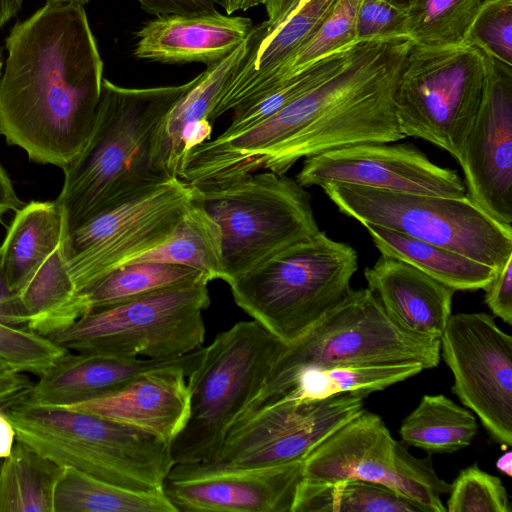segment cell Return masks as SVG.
<instances>
[{
	"instance_id": "6da1fadb",
	"label": "cell",
	"mask_w": 512,
	"mask_h": 512,
	"mask_svg": "<svg viewBox=\"0 0 512 512\" xmlns=\"http://www.w3.org/2000/svg\"><path fill=\"white\" fill-rule=\"evenodd\" d=\"M5 48L0 135L63 170L91 136L104 79L84 5L46 2L11 28Z\"/></svg>"
},
{
	"instance_id": "7a4b0ae2",
	"label": "cell",
	"mask_w": 512,
	"mask_h": 512,
	"mask_svg": "<svg viewBox=\"0 0 512 512\" xmlns=\"http://www.w3.org/2000/svg\"><path fill=\"white\" fill-rule=\"evenodd\" d=\"M412 44L406 34L366 40L336 74L264 121L218 139L221 161L240 176L260 169L283 175L301 158L404 139L394 100Z\"/></svg>"
},
{
	"instance_id": "3957f363",
	"label": "cell",
	"mask_w": 512,
	"mask_h": 512,
	"mask_svg": "<svg viewBox=\"0 0 512 512\" xmlns=\"http://www.w3.org/2000/svg\"><path fill=\"white\" fill-rule=\"evenodd\" d=\"M193 79L181 85L128 88L103 79L91 136L63 169L55 203L71 231L95 215L169 180L155 166L154 138Z\"/></svg>"
},
{
	"instance_id": "277c9868",
	"label": "cell",
	"mask_w": 512,
	"mask_h": 512,
	"mask_svg": "<svg viewBox=\"0 0 512 512\" xmlns=\"http://www.w3.org/2000/svg\"><path fill=\"white\" fill-rule=\"evenodd\" d=\"M16 439L58 465L136 491L162 490L170 443L106 418L25 399L4 408Z\"/></svg>"
},
{
	"instance_id": "5b68a950",
	"label": "cell",
	"mask_w": 512,
	"mask_h": 512,
	"mask_svg": "<svg viewBox=\"0 0 512 512\" xmlns=\"http://www.w3.org/2000/svg\"><path fill=\"white\" fill-rule=\"evenodd\" d=\"M357 270L356 250L319 230L229 286L243 311L289 344L348 296Z\"/></svg>"
},
{
	"instance_id": "8992f818",
	"label": "cell",
	"mask_w": 512,
	"mask_h": 512,
	"mask_svg": "<svg viewBox=\"0 0 512 512\" xmlns=\"http://www.w3.org/2000/svg\"><path fill=\"white\" fill-rule=\"evenodd\" d=\"M439 361L440 340L403 330L368 288L352 289L301 337L284 344L262 389L239 417L275 401L306 370L397 362H418L431 369Z\"/></svg>"
},
{
	"instance_id": "52a82bcc",
	"label": "cell",
	"mask_w": 512,
	"mask_h": 512,
	"mask_svg": "<svg viewBox=\"0 0 512 512\" xmlns=\"http://www.w3.org/2000/svg\"><path fill=\"white\" fill-rule=\"evenodd\" d=\"M284 342L255 320L240 321L203 347L188 373L189 414L170 442L174 464L213 459L228 430L263 387Z\"/></svg>"
},
{
	"instance_id": "ba28073f",
	"label": "cell",
	"mask_w": 512,
	"mask_h": 512,
	"mask_svg": "<svg viewBox=\"0 0 512 512\" xmlns=\"http://www.w3.org/2000/svg\"><path fill=\"white\" fill-rule=\"evenodd\" d=\"M193 202L219 226L222 280L228 285L320 230L305 187L268 170L194 187Z\"/></svg>"
},
{
	"instance_id": "9c48e42d",
	"label": "cell",
	"mask_w": 512,
	"mask_h": 512,
	"mask_svg": "<svg viewBox=\"0 0 512 512\" xmlns=\"http://www.w3.org/2000/svg\"><path fill=\"white\" fill-rule=\"evenodd\" d=\"M494 60L467 40L447 46L412 44L395 92L398 126L457 161L482 104Z\"/></svg>"
},
{
	"instance_id": "30bf717a",
	"label": "cell",
	"mask_w": 512,
	"mask_h": 512,
	"mask_svg": "<svg viewBox=\"0 0 512 512\" xmlns=\"http://www.w3.org/2000/svg\"><path fill=\"white\" fill-rule=\"evenodd\" d=\"M338 210L423 240L499 270L512 257V227L505 226L466 195L447 197L328 184L322 187Z\"/></svg>"
},
{
	"instance_id": "8fae6325",
	"label": "cell",
	"mask_w": 512,
	"mask_h": 512,
	"mask_svg": "<svg viewBox=\"0 0 512 512\" xmlns=\"http://www.w3.org/2000/svg\"><path fill=\"white\" fill-rule=\"evenodd\" d=\"M208 282L173 287L92 310L48 338L69 351L120 358L166 359L202 347Z\"/></svg>"
},
{
	"instance_id": "7c38bea8",
	"label": "cell",
	"mask_w": 512,
	"mask_h": 512,
	"mask_svg": "<svg viewBox=\"0 0 512 512\" xmlns=\"http://www.w3.org/2000/svg\"><path fill=\"white\" fill-rule=\"evenodd\" d=\"M365 397L346 393L311 401L278 399L239 417L213 459L174 464L168 475L256 469L303 461L329 435L363 410Z\"/></svg>"
},
{
	"instance_id": "4fadbf2b",
	"label": "cell",
	"mask_w": 512,
	"mask_h": 512,
	"mask_svg": "<svg viewBox=\"0 0 512 512\" xmlns=\"http://www.w3.org/2000/svg\"><path fill=\"white\" fill-rule=\"evenodd\" d=\"M406 445L392 437L379 415L363 409L303 460V480L377 483L409 498L426 512H445L441 496L449 493L451 484L436 474L430 456L416 458Z\"/></svg>"
},
{
	"instance_id": "5bb4252c",
	"label": "cell",
	"mask_w": 512,
	"mask_h": 512,
	"mask_svg": "<svg viewBox=\"0 0 512 512\" xmlns=\"http://www.w3.org/2000/svg\"><path fill=\"white\" fill-rule=\"evenodd\" d=\"M193 194V186L171 178L67 232L68 269L77 292L165 242Z\"/></svg>"
},
{
	"instance_id": "9a60e30c",
	"label": "cell",
	"mask_w": 512,
	"mask_h": 512,
	"mask_svg": "<svg viewBox=\"0 0 512 512\" xmlns=\"http://www.w3.org/2000/svg\"><path fill=\"white\" fill-rule=\"evenodd\" d=\"M440 352L453 374V393L491 437L512 445V338L482 312L451 314Z\"/></svg>"
},
{
	"instance_id": "2e32d148",
	"label": "cell",
	"mask_w": 512,
	"mask_h": 512,
	"mask_svg": "<svg viewBox=\"0 0 512 512\" xmlns=\"http://www.w3.org/2000/svg\"><path fill=\"white\" fill-rule=\"evenodd\" d=\"M301 186L347 184L394 192L461 197L464 181L410 143H360L305 158Z\"/></svg>"
},
{
	"instance_id": "e0dca14e",
	"label": "cell",
	"mask_w": 512,
	"mask_h": 512,
	"mask_svg": "<svg viewBox=\"0 0 512 512\" xmlns=\"http://www.w3.org/2000/svg\"><path fill=\"white\" fill-rule=\"evenodd\" d=\"M458 162L466 196L493 219L512 227V67L494 60Z\"/></svg>"
},
{
	"instance_id": "ac0fdd59",
	"label": "cell",
	"mask_w": 512,
	"mask_h": 512,
	"mask_svg": "<svg viewBox=\"0 0 512 512\" xmlns=\"http://www.w3.org/2000/svg\"><path fill=\"white\" fill-rule=\"evenodd\" d=\"M339 0H307L282 22L268 19L253 26L248 50L226 80L210 121L273 90L284 81L297 53L315 35Z\"/></svg>"
},
{
	"instance_id": "d6986e66",
	"label": "cell",
	"mask_w": 512,
	"mask_h": 512,
	"mask_svg": "<svg viewBox=\"0 0 512 512\" xmlns=\"http://www.w3.org/2000/svg\"><path fill=\"white\" fill-rule=\"evenodd\" d=\"M303 461L279 466L167 475L162 490L176 512H291Z\"/></svg>"
},
{
	"instance_id": "ffe728a7",
	"label": "cell",
	"mask_w": 512,
	"mask_h": 512,
	"mask_svg": "<svg viewBox=\"0 0 512 512\" xmlns=\"http://www.w3.org/2000/svg\"><path fill=\"white\" fill-rule=\"evenodd\" d=\"M202 351L203 347L177 357L148 359L66 350L39 375L25 400L35 405L65 407L96 399L118 391L148 371L167 367L191 371Z\"/></svg>"
},
{
	"instance_id": "44dd1931",
	"label": "cell",
	"mask_w": 512,
	"mask_h": 512,
	"mask_svg": "<svg viewBox=\"0 0 512 512\" xmlns=\"http://www.w3.org/2000/svg\"><path fill=\"white\" fill-rule=\"evenodd\" d=\"M253 26L250 18L216 10L156 16L137 31L133 55L147 61L207 66L240 46Z\"/></svg>"
},
{
	"instance_id": "7402d4cb",
	"label": "cell",
	"mask_w": 512,
	"mask_h": 512,
	"mask_svg": "<svg viewBox=\"0 0 512 512\" xmlns=\"http://www.w3.org/2000/svg\"><path fill=\"white\" fill-rule=\"evenodd\" d=\"M184 367L145 372L118 391L64 408L94 414L170 443L189 414Z\"/></svg>"
},
{
	"instance_id": "603a6c76",
	"label": "cell",
	"mask_w": 512,
	"mask_h": 512,
	"mask_svg": "<svg viewBox=\"0 0 512 512\" xmlns=\"http://www.w3.org/2000/svg\"><path fill=\"white\" fill-rule=\"evenodd\" d=\"M368 289L403 330L440 340L455 290L399 259L380 255L364 270Z\"/></svg>"
},
{
	"instance_id": "cb8c5ba5",
	"label": "cell",
	"mask_w": 512,
	"mask_h": 512,
	"mask_svg": "<svg viewBox=\"0 0 512 512\" xmlns=\"http://www.w3.org/2000/svg\"><path fill=\"white\" fill-rule=\"evenodd\" d=\"M67 232L55 201H32L16 211L0 246V272L13 293L27 283Z\"/></svg>"
},
{
	"instance_id": "d4e9b609",
	"label": "cell",
	"mask_w": 512,
	"mask_h": 512,
	"mask_svg": "<svg viewBox=\"0 0 512 512\" xmlns=\"http://www.w3.org/2000/svg\"><path fill=\"white\" fill-rule=\"evenodd\" d=\"M66 236L15 293L25 327L46 337L68 328L88 313L69 273Z\"/></svg>"
},
{
	"instance_id": "484cf974",
	"label": "cell",
	"mask_w": 512,
	"mask_h": 512,
	"mask_svg": "<svg viewBox=\"0 0 512 512\" xmlns=\"http://www.w3.org/2000/svg\"><path fill=\"white\" fill-rule=\"evenodd\" d=\"M247 50L246 39L226 57L207 65L203 72L193 78L189 90L166 115L154 138L155 166L166 177L179 176L182 166L179 136L182 129L199 120L210 121V114L220 91Z\"/></svg>"
},
{
	"instance_id": "4316f807",
	"label": "cell",
	"mask_w": 512,
	"mask_h": 512,
	"mask_svg": "<svg viewBox=\"0 0 512 512\" xmlns=\"http://www.w3.org/2000/svg\"><path fill=\"white\" fill-rule=\"evenodd\" d=\"M363 226L381 255L406 262L455 291L484 290L497 271L447 248L376 225Z\"/></svg>"
},
{
	"instance_id": "83f0119b",
	"label": "cell",
	"mask_w": 512,
	"mask_h": 512,
	"mask_svg": "<svg viewBox=\"0 0 512 512\" xmlns=\"http://www.w3.org/2000/svg\"><path fill=\"white\" fill-rule=\"evenodd\" d=\"M423 370L424 366L418 362L348 364L310 369L301 373L276 400L285 398L311 401L346 393L367 396Z\"/></svg>"
},
{
	"instance_id": "f1b7e54d",
	"label": "cell",
	"mask_w": 512,
	"mask_h": 512,
	"mask_svg": "<svg viewBox=\"0 0 512 512\" xmlns=\"http://www.w3.org/2000/svg\"><path fill=\"white\" fill-rule=\"evenodd\" d=\"M54 512H176V509L163 490H130L65 466L55 488Z\"/></svg>"
},
{
	"instance_id": "f546056e",
	"label": "cell",
	"mask_w": 512,
	"mask_h": 512,
	"mask_svg": "<svg viewBox=\"0 0 512 512\" xmlns=\"http://www.w3.org/2000/svg\"><path fill=\"white\" fill-rule=\"evenodd\" d=\"M209 282V277L193 267L136 262L120 266L80 292L88 312L119 305L173 287Z\"/></svg>"
},
{
	"instance_id": "4dcf8cb0",
	"label": "cell",
	"mask_w": 512,
	"mask_h": 512,
	"mask_svg": "<svg viewBox=\"0 0 512 512\" xmlns=\"http://www.w3.org/2000/svg\"><path fill=\"white\" fill-rule=\"evenodd\" d=\"M64 467L16 439L0 462V512H54V493Z\"/></svg>"
},
{
	"instance_id": "1f68e13d",
	"label": "cell",
	"mask_w": 512,
	"mask_h": 512,
	"mask_svg": "<svg viewBox=\"0 0 512 512\" xmlns=\"http://www.w3.org/2000/svg\"><path fill=\"white\" fill-rule=\"evenodd\" d=\"M478 432L476 417L445 395H424L402 421V441L428 453H453L468 447Z\"/></svg>"
},
{
	"instance_id": "d6a6232c",
	"label": "cell",
	"mask_w": 512,
	"mask_h": 512,
	"mask_svg": "<svg viewBox=\"0 0 512 512\" xmlns=\"http://www.w3.org/2000/svg\"><path fill=\"white\" fill-rule=\"evenodd\" d=\"M291 512H426V510L384 485L347 479L333 483L302 480Z\"/></svg>"
},
{
	"instance_id": "836d02e7",
	"label": "cell",
	"mask_w": 512,
	"mask_h": 512,
	"mask_svg": "<svg viewBox=\"0 0 512 512\" xmlns=\"http://www.w3.org/2000/svg\"><path fill=\"white\" fill-rule=\"evenodd\" d=\"M146 261L185 265L204 272L210 281L222 280L219 226L192 200L181 222L165 242L135 257L127 264Z\"/></svg>"
},
{
	"instance_id": "e575fe53",
	"label": "cell",
	"mask_w": 512,
	"mask_h": 512,
	"mask_svg": "<svg viewBox=\"0 0 512 512\" xmlns=\"http://www.w3.org/2000/svg\"><path fill=\"white\" fill-rule=\"evenodd\" d=\"M365 41L356 40L320 57L273 90L236 108L232 111L229 125L218 137L233 136L274 115L340 71L357 54Z\"/></svg>"
},
{
	"instance_id": "d590c367",
	"label": "cell",
	"mask_w": 512,
	"mask_h": 512,
	"mask_svg": "<svg viewBox=\"0 0 512 512\" xmlns=\"http://www.w3.org/2000/svg\"><path fill=\"white\" fill-rule=\"evenodd\" d=\"M482 0H408L405 34L419 46H447L468 40Z\"/></svg>"
},
{
	"instance_id": "8d00e7d4",
	"label": "cell",
	"mask_w": 512,
	"mask_h": 512,
	"mask_svg": "<svg viewBox=\"0 0 512 512\" xmlns=\"http://www.w3.org/2000/svg\"><path fill=\"white\" fill-rule=\"evenodd\" d=\"M448 494L446 511L449 512H512L500 478L476 464L458 474Z\"/></svg>"
},
{
	"instance_id": "74e56055",
	"label": "cell",
	"mask_w": 512,
	"mask_h": 512,
	"mask_svg": "<svg viewBox=\"0 0 512 512\" xmlns=\"http://www.w3.org/2000/svg\"><path fill=\"white\" fill-rule=\"evenodd\" d=\"M358 0H339L330 16L290 63L286 80L320 57L357 40Z\"/></svg>"
},
{
	"instance_id": "f35d334b",
	"label": "cell",
	"mask_w": 512,
	"mask_h": 512,
	"mask_svg": "<svg viewBox=\"0 0 512 512\" xmlns=\"http://www.w3.org/2000/svg\"><path fill=\"white\" fill-rule=\"evenodd\" d=\"M468 40L512 67V0H482Z\"/></svg>"
},
{
	"instance_id": "ab89813d",
	"label": "cell",
	"mask_w": 512,
	"mask_h": 512,
	"mask_svg": "<svg viewBox=\"0 0 512 512\" xmlns=\"http://www.w3.org/2000/svg\"><path fill=\"white\" fill-rule=\"evenodd\" d=\"M406 8L396 0H358L356 38L369 40L405 34Z\"/></svg>"
},
{
	"instance_id": "60d3db41",
	"label": "cell",
	"mask_w": 512,
	"mask_h": 512,
	"mask_svg": "<svg viewBox=\"0 0 512 512\" xmlns=\"http://www.w3.org/2000/svg\"><path fill=\"white\" fill-rule=\"evenodd\" d=\"M485 303L493 314L507 324L512 323V257L496 271L484 289Z\"/></svg>"
},
{
	"instance_id": "b9f144b4",
	"label": "cell",
	"mask_w": 512,
	"mask_h": 512,
	"mask_svg": "<svg viewBox=\"0 0 512 512\" xmlns=\"http://www.w3.org/2000/svg\"><path fill=\"white\" fill-rule=\"evenodd\" d=\"M141 8L155 16L188 14L215 10L218 0H135Z\"/></svg>"
},
{
	"instance_id": "7bdbcfd3",
	"label": "cell",
	"mask_w": 512,
	"mask_h": 512,
	"mask_svg": "<svg viewBox=\"0 0 512 512\" xmlns=\"http://www.w3.org/2000/svg\"><path fill=\"white\" fill-rule=\"evenodd\" d=\"M32 382L25 375L16 371L0 374V408H6L27 398Z\"/></svg>"
},
{
	"instance_id": "ee69618b",
	"label": "cell",
	"mask_w": 512,
	"mask_h": 512,
	"mask_svg": "<svg viewBox=\"0 0 512 512\" xmlns=\"http://www.w3.org/2000/svg\"><path fill=\"white\" fill-rule=\"evenodd\" d=\"M0 322L16 326L24 327L25 321L17 301L15 293H13L6 285L0 272Z\"/></svg>"
},
{
	"instance_id": "f6af8a7d",
	"label": "cell",
	"mask_w": 512,
	"mask_h": 512,
	"mask_svg": "<svg viewBox=\"0 0 512 512\" xmlns=\"http://www.w3.org/2000/svg\"><path fill=\"white\" fill-rule=\"evenodd\" d=\"M22 206L7 172L0 164V221L6 212L17 211Z\"/></svg>"
},
{
	"instance_id": "bcb514c9",
	"label": "cell",
	"mask_w": 512,
	"mask_h": 512,
	"mask_svg": "<svg viewBox=\"0 0 512 512\" xmlns=\"http://www.w3.org/2000/svg\"><path fill=\"white\" fill-rule=\"evenodd\" d=\"M307 0H264L269 21L282 22Z\"/></svg>"
},
{
	"instance_id": "7dc6e473",
	"label": "cell",
	"mask_w": 512,
	"mask_h": 512,
	"mask_svg": "<svg viewBox=\"0 0 512 512\" xmlns=\"http://www.w3.org/2000/svg\"><path fill=\"white\" fill-rule=\"evenodd\" d=\"M16 442V431L4 408H0V459L7 457Z\"/></svg>"
},
{
	"instance_id": "c3c4849f",
	"label": "cell",
	"mask_w": 512,
	"mask_h": 512,
	"mask_svg": "<svg viewBox=\"0 0 512 512\" xmlns=\"http://www.w3.org/2000/svg\"><path fill=\"white\" fill-rule=\"evenodd\" d=\"M218 4L224 8L227 15H231L264 4V0H218Z\"/></svg>"
},
{
	"instance_id": "681fc988",
	"label": "cell",
	"mask_w": 512,
	"mask_h": 512,
	"mask_svg": "<svg viewBox=\"0 0 512 512\" xmlns=\"http://www.w3.org/2000/svg\"><path fill=\"white\" fill-rule=\"evenodd\" d=\"M23 0H0V29L21 9Z\"/></svg>"
},
{
	"instance_id": "f907efd6",
	"label": "cell",
	"mask_w": 512,
	"mask_h": 512,
	"mask_svg": "<svg viewBox=\"0 0 512 512\" xmlns=\"http://www.w3.org/2000/svg\"><path fill=\"white\" fill-rule=\"evenodd\" d=\"M496 467L499 471L506 474L507 476L512 475V453L511 451H506L503 455H501L496 461Z\"/></svg>"
},
{
	"instance_id": "816d5d0a",
	"label": "cell",
	"mask_w": 512,
	"mask_h": 512,
	"mask_svg": "<svg viewBox=\"0 0 512 512\" xmlns=\"http://www.w3.org/2000/svg\"><path fill=\"white\" fill-rule=\"evenodd\" d=\"M89 0H46V2H72L85 5Z\"/></svg>"
},
{
	"instance_id": "f5cc1de1",
	"label": "cell",
	"mask_w": 512,
	"mask_h": 512,
	"mask_svg": "<svg viewBox=\"0 0 512 512\" xmlns=\"http://www.w3.org/2000/svg\"><path fill=\"white\" fill-rule=\"evenodd\" d=\"M7 371H13L7 364H5L3 361L0 360V374L7 372Z\"/></svg>"
},
{
	"instance_id": "db71d44e",
	"label": "cell",
	"mask_w": 512,
	"mask_h": 512,
	"mask_svg": "<svg viewBox=\"0 0 512 512\" xmlns=\"http://www.w3.org/2000/svg\"><path fill=\"white\" fill-rule=\"evenodd\" d=\"M2 67H3V54H2V50L0 49V76H1Z\"/></svg>"
},
{
	"instance_id": "11a10c76",
	"label": "cell",
	"mask_w": 512,
	"mask_h": 512,
	"mask_svg": "<svg viewBox=\"0 0 512 512\" xmlns=\"http://www.w3.org/2000/svg\"><path fill=\"white\" fill-rule=\"evenodd\" d=\"M396 1H398V2H400V3H405V2H407L408 0H396Z\"/></svg>"
},
{
	"instance_id": "9f6ffc18",
	"label": "cell",
	"mask_w": 512,
	"mask_h": 512,
	"mask_svg": "<svg viewBox=\"0 0 512 512\" xmlns=\"http://www.w3.org/2000/svg\"><path fill=\"white\" fill-rule=\"evenodd\" d=\"M2 459H0V462H1Z\"/></svg>"
}]
</instances>
